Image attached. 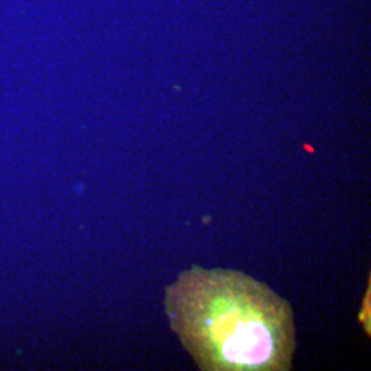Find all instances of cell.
Here are the masks:
<instances>
[{
  "instance_id": "cell-1",
  "label": "cell",
  "mask_w": 371,
  "mask_h": 371,
  "mask_svg": "<svg viewBox=\"0 0 371 371\" xmlns=\"http://www.w3.org/2000/svg\"><path fill=\"white\" fill-rule=\"evenodd\" d=\"M165 307L172 329L203 370L290 369V307L248 275L196 267L167 289Z\"/></svg>"
}]
</instances>
